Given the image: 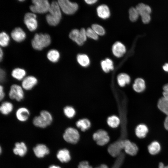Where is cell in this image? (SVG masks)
I'll return each mask as SVG.
<instances>
[{
    "label": "cell",
    "instance_id": "obj_1",
    "mask_svg": "<svg viewBox=\"0 0 168 168\" xmlns=\"http://www.w3.org/2000/svg\"><path fill=\"white\" fill-rule=\"evenodd\" d=\"M61 9L58 2H52L49 11V13L46 16L48 23L52 26H56L59 22L62 17Z\"/></svg>",
    "mask_w": 168,
    "mask_h": 168
},
{
    "label": "cell",
    "instance_id": "obj_2",
    "mask_svg": "<svg viewBox=\"0 0 168 168\" xmlns=\"http://www.w3.org/2000/svg\"><path fill=\"white\" fill-rule=\"evenodd\" d=\"M50 43V37L48 34H36L32 40L31 44L35 49L41 50L49 45Z\"/></svg>",
    "mask_w": 168,
    "mask_h": 168
},
{
    "label": "cell",
    "instance_id": "obj_3",
    "mask_svg": "<svg viewBox=\"0 0 168 168\" xmlns=\"http://www.w3.org/2000/svg\"><path fill=\"white\" fill-rule=\"evenodd\" d=\"M30 7L31 11L35 13L43 14L49 12L50 4L47 0H34Z\"/></svg>",
    "mask_w": 168,
    "mask_h": 168
},
{
    "label": "cell",
    "instance_id": "obj_4",
    "mask_svg": "<svg viewBox=\"0 0 168 168\" xmlns=\"http://www.w3.org/2000/svg\"><path fill=\"white\" fill-rule=\"evenodd\" d=\"M58 2L61 10L66 14H73L78 8L77 3L71 2L68 0H59Z\"/></svg>",
    "mask_w": 168,
    "mask_h": 168
},
{
    "label": "cell",
    "instance_id": "obj_5",
    "mask_svg": "<svg viewBox=\"0 0 168 168\" xmlns=\"http://www.w3.org/2000/svg\"><path fill=\"white\" fill-rule=\"evenodd\" d=\"M63 137L67 142L73 144L77 143L79 139L80 134L76 129L68 127L65 130Z\"/></svg>",
    "mask_w": 168,
    "mask_h": 168
},
{
    "label": "cell",
    "instance_id": "obj_6",
    "mask_svg": "<svg viewBox=\"0 0 168 168\" xmlns=\"http://www.w3.org/2000/svg\"><path fill=\"white\" fill-rule=\"evenodd\" d=\"M8 95L10 99L20 101L24 97V89L21 86L17 84H13L11 86Z\"/></svg>",
    "mask_w": 168,
    "mask_h": 168
},
{
    "label": "cell",
    "instance_id": "obj_7",
    "mask_svg": "<svg viewBox=\"0 0 168 168\" xmlns=\"http://www.w3.org/2000/svg\"><path fill=\"white\" fill-rule=\"evenodd\" d=\"M93 138L97 144L102 146L107 143L110 141V137L107 132L103 129H99L93 135Z\"/></svg>",
    "mask_w": 168,
    "mask_h": 168
},
{
    "label": "cell",
    "instance_id": "obj_8",
    "mask_svg": "<svg viewBox=\"0 0 168 168\" xmlns=\"http://www.w3.org/2000/svg\"><path fill=\"white\" fill-rule=\"evenodd\" d=\"M123 140L118 139L109 146L108 151L112 156L117 157L121 153L124 148Z\"/></svg>",
    "mask_w": 168,
    "mask_h": 168
},
{
    "label": "cell",
    "instance_id": "obj_9",
    "mask_svg": "<svg viewBox=\"0 0 168 168\" xmlns=\"http://www.w3.org/2000/svg\"><path fill=\"white\" fill-rule=\"evenodd\" d=\"M36 15L32 13H27L24 16V22L28 29L30 31L35 30L38 26Z\"/></svg>",
    "mask_w": 168,
    "mask_h": 168
},
{
    "label": "cell",
    "instance_id": "obj_10",
    "mask_svg": "<svg viewBox=\"0 0 168 168\" xmlns=\"http://www.w3.org/2000/svg\"><path fill=\"white\" fill-rule=\"evenodd\" d=\"M38 82V80L35 77L29 76L26 77L22 81L21 86L24 90H30L37 85Z\"/></svg>",
    "mask_w": 168,
    "mask_h": 168
},
{
    "label": "cell",
    "instance_id": "obj_11",
    "mask_svg": "<svg viewBox=\"0 0 168 168\" xmlns=\"http://www.w3.org/2000/svg\"><path fill=\"white\" fill-rule=\"evenodd\" d=\"M123 142L124 149L127 154L132 156H134L137 154L138 148L135 143L126 139L123 140Z\"/></svg>",
    "mask_w": 168,
    "mask_h": 168
},
{
    "label": "cell",
    "instance_id": "obj_12",
    "mask_svg": "<svg viewBox=\"0 0 168 168\" xmlns=\"http://www.w3.org/2000/svg\"><path fill=\"white\" fill-rule=\"evenodd\" d=\"M112 51L113 55L116 57H122L126 52L124 45L119 41L115 42L113 45Z\"/></svg>",
    "mask_w": 168,
    "mask_h": 168
},
{
    "label": "cell",
    "instance_id": "obj_13",
    "mask_svg": "<svg viewBox=\"0 0 168 168\" xmlns=\"http://www.w3.org/2000/svg\"><path fill=\"white\" fill-rule=\"evenodd\" d=\"M30 115L29 110L25 107H21L18 109L16 112V116L20 121L24 122L28 120Z\"/></svg>",
    "mask_w": 168,
    "mask_h": 168
},
{
    "label": "cell",
    "instance_id": "obj_14",
    "mask_svg": "<svg viewBox=\"0 0 168 168\" xmlns=\"http://www.w3.org/2000/svg\"><path fill=\"white\" fill-rule=\"evenodd\" d=\"M96 12L98 16L103 19L108 18L110 15L109 8L105 4H101L99 6L97 7Z\"/></svg>",
    "mask_w": 168,
    "mask_h": 168
},
{
    "label": "cell",
    "instance_id": "obj_15",
    "mask_svg": "<svg viewBox=\"0 0 168 168\" xmlns=\"http://www.w3.org/2000/svg\"><path fill=\"white\" fill-rule=\"evenodd\" d=\"M33 151L35 156L38 158H42L49 154L48 148L43 144L37 145L34 148Z\"/></svg>",
    "mask_w": 168,
    "mask_h": 168
},
{
    "label": "cell",
    "instance_id": "obj_16",
    "mask_svg": "<svg viewBox=\"0 0 168 168\" xmlns=\"http://www.w3.org/2000/svg\"><path fill=\"white\" fill-rule=\"evenodd\" d=\"M11 35L12 39L17 42H21L24 40L26 37L24 31L20 28H15L12 31Z\"/></svg>",
    "mask_w": 168,
    "mask_h": 168
},
{
    "label": "cell",
    "instance_id": "obj_17",
    "mask_svg": "<svg viewBox=\"0 0 168 168\" xmlns=\"http://www.w3.org/2000/svg\"><path fill=\"white\" fill-rule=\"evenodd\" d=\"M57 157L58 159L63 163L68 162L71 160L69 152L66 149L59 150L57 153Z\"/></svg>",
    "mask_w": 168,
    "mask_h": 168
},
{
    "label": "cell",
    "instance_id": "obj_18",
    "mask_svg": "<svg viewBox=\"0 0 168 168\" xmlns=\"http://www.w3.org/2000/svg\"><path fill=\"white\" fill-rule=\"evenodd\" d=\"M15 146L13 149L15 154L21 156H23L26 154L27 152V148L24 143L17 142L15 144Z\"/></svg>",
    "mask_w": 168,
    "mask_h": 168
},
{
    "label": "cell",
    "instance_id": "obj_19",
    "mask_svg": "<svg viewBox=\"0 0 168 168\" xmlns=\"http://www.w3.org/2000/svg\"><path fill=\"white\" fill-rule=\"evenodd\" d=\"M148 129L147 126L143 124L138 125L136 127L135 133L136 136L140 138H145L148 133Z\"/></svg>",
    "mask_w": 168,
    "mask_h": 168
},
{
    "label": "cell",
    "instance_id": "obj_20",
    "mask_svg": "<svg viewBox=\"0 0 168 168\" xmlns=\"http://www.w3.org/2000/svg\"><path fill=\"white\" fill-rule=\"evenodd\" d=\"M13 105L10 102L6 101L3 102L0 106V111L3 115H7L10 114L13 110Z\"/></svg>",
    "mask_w": 168,
    "mask_h": 168
},
{
    "label": "cell",
    "instance_id": "obj_21",
    "mask_svg": "<svg viewBox=\"0 0 168 168\" xmlns=\"http://www.w3.org/2000/svg\"><path fill=\"white\" fill-rule=\"evenodd\" d=\"M145 85V82L143 79L138 78L135 80L133 87L136 92L140 93L144 90L146 87Z\"/></svg>",
    "mask_w": 168,
    "mask_h": 168
},
{
    "label": "cell",
    "instance_id": "obj_22",
    "mask_svg": "<svg viewBox=\"0 0 168 168\" xmlns=\"http://www.w3.org/2000/svg\"><path fill=\"white\" fill-rule=\"evenodd\" d=\"M158 109L168 116V98L164 97L161 98L157 103Z\"/></svg>",
    "mask_w": 168,
    "mask_h": 168
},
{
    "label": "cell",
    "instance_id": "obj_23",
    "mask_svg": "<svg viewBox=\"0 0 168 168\" xmlns=\"http://www.w3.org/2000/svg\"><path fill=\"white\" fill-rule=\"evenodd\" d=\"M26 72L22 68H16L13 70L11 72L12 77L18 81H22L26 77Z\"/></svg>",
    "mask_w": 168,
    "mask_h": 168
},
{
    "label": "cell",
    "instance_id": "obj_24",
    "mask_svg": "<svg viewBox=\"0 0 168 168\" xmlns=\"http://www.w3.org/2000/svg\"><path fill=\"white\" fill-rule=\"evenodd\" d=\"M100 65L102 70L106 73L109 72L110 70H113L114 69L113 61L108 58L102 60L101 62Z\"/></svg>",
    "mask_w": 168,
    "mask_h": 168
},
{
    "label": "cell",
    "instance_id": "obj_25",
    "mask_svg": "<svg viewBox=\"0 0 168 168\" xmlns=\"http://www.w3.org/2000/svg\"><path fill=\"white\" fill-rule=\"evenodd\" d=\"M117 80L119 85L121 87H124L130 83L131 79L128 74L122 73L118 75Z\"/></svg>",
    "mask_w": 168,
    "mask_h": 168
},
{
    "label": "cell",
    "instance_id": "obj_26",
    "mask_svg": "<svg viewBox=\"0 0 168 168\" xmlns=\"http://www.w3.org/2000/svg\"><path fill=\"white\" fill-rule=\"evenodd\" d=\"M139 15L141 16L147 14H150L151 12L150 7L142 3L138 4L135 7Z\"/></svg>",
    "mask_w": 168,
    "mask_h": 168
},
{
    "label": "cell",
    "instance_id": "obj_27",
    "mask_svg": "<svg viewBox=\"0 0 168 168\" xmlns=\"http://www.w3.org/2000/svg\"><path fill=\"white\" fill-rule=\"evenodd\" d=\"M78 63L82 67H86L90 64V61L88 56L85 54H78L77 57Z\"/></svg>",
    "mask_w": 168,
    "mask_h": 168
},
{
    "label": "cell",
    "instance_id": "obj_28",
    "mask_svg": "<svg viewBox=\"0 0 168 168\" xmlns=\"http://www.w3.org/2000/svg\"><path fill=\"white\" fill-rule=\"evenodd\" d=\"M149 152L152 155H155L158 153L161 149L159 143L156 141L152 142L148 146Z\"/></svg>",
    "mask_w": 168,
    "mask_h": 168
},
{
    "label": "cell",
    "instance_id": "obj_29",
    "mask_svg": "<svg viewBox=\"0 0 168 168\" xmlns=\"http://www.w3.org/2000/svg\"><path fill=\"white\" fill-rule=\"evenodd\" d=\"M76 125L82 131H85L90 128L91 123L89 119L84 118L77 121L76 123Z\"/></svg>",
    "mask_w": 168,
    "mask_h": 168
},
{
    "label": "cell",
    "instance_id": "obj_30",
    "mask_svg": "<svg viewBox=\"0 0 168 168\" xmlns=\"http://www.w3.org/2000/svg\"><path fill=\"white\" fill-rule=\"evenodd\" d=\"M107 122L110 127L114 128L119 126L120 124V121L118 116L115 115H113L108 118Z\"/></svg>",
    "mask_w": 168,
    "mask_h": 168
},
{
    "label": "cell",
    "instance_id": "obj_31",
    "mask_svg": "<svg viewBox=\"0 0 168 168\" xmlns=\"http://www.w3.org/2000/svg\"><path fill=\"white\" fill-rule=\"evenodd\" d=\"M47 57L48 59L53 63H56L58 61L60 58V54L59 52L55 49H51L47 53Z\"/></svg>",
    "mask_w": 168,
    "mask_h": 168
},
{
    "label": "cell",
    "instance_id": "obj_32",
    "mask_svg": "<svg viewBox=\"0 0 168 168\" xmlns=\"http://www.w3.org/2000/svg\"><path fill=\"white\" fill-rule=\"evenodd\" d=\"M33 123L35 126L40 128H45L48 126L46 122L40 115L34 118Z\"/></svg>",
    "mask_w": 168,
    "mask_h": 168
},
{
    "label": "cell",
    "instance_id": "obj_33",
    "mask_svg": "<svg viewBox=\"0 0 168 168\" xmlns=\"http://www.w3.org/2000/svg\"><path fill=\"white\" fill-rule=\"evenodd\" d=\"M87 37L86 30L82 28L80 30L79 36L76 43L79 45H82L86 40Z\"/></svg>",
    "mask_w": 168,
    "mask_h": 168
},
{
    "label": "cell",
    "instance_id": "obj_34",
    "mask_svg": "<svg viewBox=\"0 0 168 168\" xmlns=\"http://www.w3.org/2000/svg\"><path fill=\"white\" fill-rule=\"evenodd\" d=\"M46 122L48 125H50L53 121V117L51 114L47 110H43L40 115Z\"/></svg>",
    "mask_w": 168,
    "mask_h": 168
},
{
    "label": "cell",
    "instance_id": "obj_35",
    "mask_svg": "<svg viewBox=\"0 0 168 168\" xmlns=\"http://www.w3.org/2000/svg\"><path fill=\"white\" fill-rule=\"evenodd\" d=\"M63 111L65 116L69 118L74 117L76 114L75 109L70 106L65 107L63 109Z\"/></svg>",
    "mask_w": 168,
    "mask_h": 168
},
{
    "label": "cell",
    "instance_id": "obj_36",
    "mask_svg": "<svg viewBox=\"0 0 168 168\" xmlns=\"http://www.w3.org/2000/svg\"><path fill=\"white\" fill-rule=\"evenodd\" d=\"M9 37L5 32H2L0 35V44L2 47L7 46L9 41Z\"/></svg>",
    "mask_w": 168,
    "mask_h": 168
},
{
    "label": "cell",
    "instance_id": "obj_37",
    "mask_svg": "<svg viewBox=\"0 0 168 168\" xmlns=\"http://www.w3.org/2000/svg\"><path fill=\"white\" fill-rule=\"evenodd\" d=\"M128 12L130 20L133 21H136L139 15L136 8L133 7H130Z\"/></svg>",
    "mask_w": 168,
    "mask_h": 168
},
{
    "label": "cell",
    "instance_id": "obj_38",
    "mask_svg": "<svg viewBox=\"0 0 168 168\" xmlns=\"http://www.w3.org/2000/svg\"><path fill=\"white\" fill-rule=\"evenodd\" d=\"M125 157V155L121 152L117 157L114 165L111 168H120L123 164Z\"/></svg>",
    "mask_w": 168,
    "mask_h": 168
},
{
    "label": "cell",
    "instance_id": "obj_39",
    "mask_svg": "<svg viewBox=\"0 0 168 168\" xmlns=\"http://www.w3.org/2000/svg\"><path fill=\"white\" fill-rule=\"evenodd\" d=\"M91 28L98 35L102 36L105 33V30L104 28L101 26L97 24H93Z\"/></svg>",
    "mask_w": 168,
    "mask_h": 168
},
{
    "label": "cell",
    "instance_id": "obj_40",
    "mask_svg": "<svg viewBox=\"0 0 168 168\" xmlns=\"http://www.w3.org/2000/svg\"><path fill=\"white\" fill-rule=\"evenodd\" d=\"M86 32L87 37L95 40L98 39V35L91 28H87L86 30Z\"/></svg>",
    "mask_w": 168,
    "mask_h": 168
},
{
    "label": "cell",
    "instance_id": "obj_41",
    "mask_svg": "<svg viewBox=\"0 0 168 168\" xmlns=\"http://www.w3.org/2000/svg\"><path fill=\"white\" fill-rule=\"evenodd\" d=\"M80 30L77 29L72 30L69 33V38L75 42H76L79 36Z\"/></svg>",
    "mask_w": 168,
    "mask_h": 168
},
{
    "label": "cell",
    "instance_id": "obj_42",
    "mask_svg": "<svg viewBox=\"0 0 168 168\" xmlns=\"http://www.w3.org/2000/svg\"><path fill=\"white\" fill-rule=\"evenodd\" d=\"M78 168H93L90 166L88 162L86 161H83L80 162L78 165Z\"/></svg>",
    "mask_w": 168,
    "mask_h": 168
},
{
    "label": "cell",
    "instance_id": "obj_43",
    "mask_svg": "<svg viewBox=\"0 0 168 168\" xmlns=\"http://www.w3.org/2000/svg\"><path fill=\"white\" fill-rule=\"evenodd\" d=\"M143 22L147 23L149 22L151 20V16L150 14H147L141 16Z\"/></svg>",
    "mask_w": 168,
    "mask_h": 168
},
{
    "label": "cell",
    "instance_id": "obj_44",
    "mask_svg": "<svg viewBox=\"0 0 168 168\" xmlns=\"http://www.w3.org/2000/svg\"><path fill=\"white\" fill-rule=\"evenodd\" d=\"M163 97L168 98V83L166 84L163 88Z\"/></svg>",
    "mask_w": 168,
    "mask_h": 168
},
{
    "label": "cell",
    "instance_id": "obj_45",
    "mask_svg": "<svg viewBox=\"0 0 168 168\" xmlns=\"http://www.w3.org/2000/svg\"><path fill=\"white\" fill-rule=\"evenodd\" d=\"M5 72L3 69H1L0 71V80L1 82H4L5 79Z\"/></svg>",
    "mask_w": 168,
    "mask_h": 168
},
{
    "label": "cell",
    "instance_id": "obj_46",
    "mask_svg": "<svg viewBox=\"0 0 168 168\" xmlns=\"http://www.w3.org/2000/svg\"><path fill=\"white\" fill-rule=\"evenodd\" d=\"M5 93L3 86L1 85L0 86V100H2L5 97Z\"/></svg>",
    "mask_w": 168,
    "mask_h": 168
},
{
    "label": "cell",
    "instance_id": "obj_47",
    "mask_svg": "<svg viewBox=\"0 0 168 168\" xmlns=\"http://www.w3.org/2000/svg\"><path fill=\"white\" fill-rule=\"evenodd\" d=\"M164 126L165 128L168 131V116H167L165 119L164 122Z\"/></svg>",
    "mask_w": 168,
    "mask_h": 168
},
{
    "label": "cell",
    "instance_id": "obj_48",
    "mask_svg": "<svg viewBox=\"0 0 168 168\" xmlns=\"http://www.w3.org/2000/svg\"><path fill=\"white\" fill-rule=\"evenodd\" d=\"M86 3L88 4L91 5L96 3L97 1V0H85Z\"/></svg>",
    "mask_w": 168,
    "mask_h": 168
},
{
    "label": "cell",
    "instance_id": "obj_49",
    "mask_svg": "<svg viewBox=\"0 0 168 168\" xmlns=\"http://www.w3.org/2000/svg\"><path fill=\"white\" fill-rule=\"evenodd\" d=\"M158 167L159 168H168V165L165 166L164 164L161 162L159 163Z\"/></svg>",
    "mask_w": 168,
    "mask_h": 168
},
{
    "label": "cell",
    "instance_id": "obj_50",
    "mask_svg": "<svg viewBox=\"0 0 168 168\" xmlns=\"http://www.w3.org/2000/svg\"><path fill=\"white\" fill-rule=\"evenodd\" d=\"M163 69L165 71L168 72V63H166L163 66Z\"/></svg>",
    "mask_w": 168,
    "mask_h": 168
},
{
    "label": "cell",
    "instance_id": "obj_51",
    "mask_svg": "<svg viewBox=\"0 0 168 168\" xmlns=\"http://www.w3.org/2000/svg\"><path fill=\"white\" fill-rule=\"evenodd\" d=\"M96 168H108V166L105 164H101L99 166H98Z\"/></svg>",
    "mask_w": 168,
    "mask_h": 168
},
{
    "label": "cell",
    "instance_id": "obj_52",
    "mask_svg": "<svg viewBox=\"0 0 168 168\" xmlns=\"http://www.w3.org/2000/svg\"><path fill=\"white\" fill-rule=\"evenodd\" d=\"M3 56V52L2 49H0V60L1 61L2 59V57Z\"/></svg>",
    "mask_w": 168,
    "mask_h": 168
},
{
    "label": "cell",
    "instance_id": "obj_53",
    "mask_svg": "<svg viewBox=\"0 0 168 168\" xmlns=\"http://www.w3.org/2000/svg\"><path fill=\"white\" fill-rule=\"evenodd\" d=\"M49 168H61L60 167L55 165H52L50 166Z\"/></svg>",
    "mask_w": 168,
    "mask_h": 168
},
{
    "label": "cell",
    "instance_id": "obj_54",
    "mask_svg": "<svg viewBox=\"0 0 168 168\" xmlns=\"http://www.w3.org/2000/svg\"><path fill=\"white\" fill-rule=\"evenodd\" d=\"M2 151V149H1V148H0V153H1V152H2V151Z\"/></svg>",
    "mask_w": 168,
    "mask_h": 168
}]
</instances>
